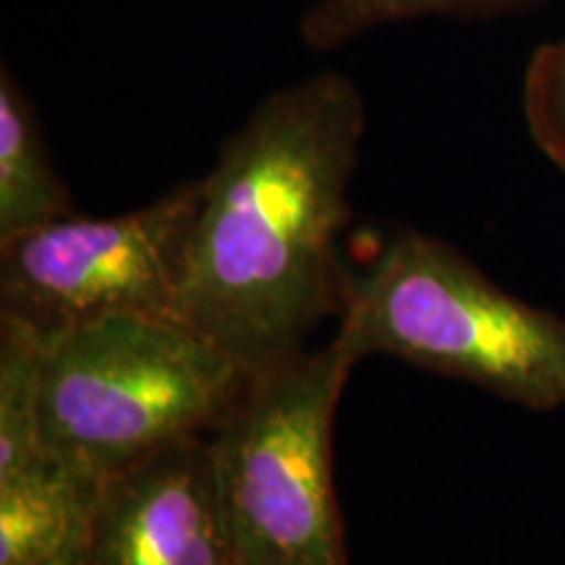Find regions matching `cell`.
Masks as SVG:
<instances>
[{
	"mask_svg": "<svg viewBox=\"0 0 565 565\" xmlns=\"http://www.w3.org/2000/svg\"><path fill=\"white\" fill-rule=\"evenodd\" d=\"M40 374L42 333L17 317L0 315V479L42 454Z\"/></svg>",
	"mask_w": 565,
	"mask_h": 565,
	"instance_id": "10",
	"label": "cell"
},
{
	"mask_svg": "<svg viewBox=\"0 0 565 565\" xmlns=\"http://www.w3.org/2000/svg\"><path fill=\"white\" fill-rule=\"evenodd\" d=\"M34 100L9 63L0 66V242L74 215Z\"/></svg>",
	"mask_w": 565,
	"mask_h": 565,
	"instance_id": "8",
	"label": "cell"
},
{
	"mask_svg": "<svg viewBox=\"0 0 565 565\" xmlns=\"http://www.w3.org/2000/svg\"><path fill=\"white\" fill-rule=\"evenodd\" d=\"M79 565H233L210 433L160 445L103 479Z\"/></svg>",
	"mask_w": 565,
	"mask_h": 565,
	"instance_id": "6",
	"label": "cell"
},
{
	"mask_svg": "<svg viewBox=\"0 0 565 565\" xmlns=\"http://www.w3.org/2000/svg\"><path fill=\"white\" fill-rule=\"evenodd\" d=\"M202 179L113 217L79 212L0 242V315L42 333L113 315L181 322Z\"/></svg>",
	"mask_w": 565,
	"mask_h": 565,
	"instance_id": "5",
	"label": "cell"
},
{
	"mask_svg": "<svg viewBox=\"0 0 565 565\" xmlns=\"http://www.w3.org/2000/svg\"><path fill=\"white\" fill-rule=\"evenodd\" d=\"M356 362L333 338L249 374L210 429L233 565H349L333 422Z\"/></svg>",
	"mask_w": 565,
	"mask_h": 565,
	"instance_id": "4",
	"label": "cell"
},
{
	"mask_svg": "<svg viewBox=\"0 0 565 565\" xmlns=\"http://www.w3.org/2000/svg\"><path fill=\"white\" fill-rule=\"evenodd\" d=\"M521 105L536 150L565 173V38L550 40L532 53Z\"/></svg>",
	"mask_w": 565,
	"mask_h": 565,
	"instance_id": "11",
	"label": "cell"
},
{
	"mask_svg": "<svg viewBox=\"0 0 565 565\" xmlns=\"http://www.w3.org/2000/svg\"><path fill=\"white\" fill-rule=\"evenodd\" d=\"M51 565H79V550H76V553L66 555V557H61V561H55Z\"/></svg>",
	"mask_w": 565,
	"mask_h": 565,
	"instance_id": "12",
	"label": "cell"
},
{
	"mask_svg": "<svg viewBox=\"0 0 565 565\" xmlns=\"http://www.w3.org/2000/svg\"><path fill=\"white\" fill-rule=\"evenodd\" d=\"M364 134L356 82L317 71L254 105L202 175L181 322L244 374L307 351L341 315L338 236Z\"/></svg>",
	"mask_w": 565,
	"mask_h": 565,
	"instance_id": "1",
	"label": "cell"
},
{
	"mask_svg": "<svg viewBox=\"0 0 565 565\" xmlns=\"http://www.w3.org/2000/svg\"><path fill=\"white\" fill-rule=\"evenodd\" d=\"M338 317L333 338L351 356L385 353L532 412L565 408V317L503 291L429 233L393 231L345 282Z\"/></svg>",
	"mask_w": 565,
	"mask_h": 565,
	"instance_id": "2",
	"label": "cell"
},
{
	"mask_svg": "<svg viewBox=\"0 0 565 565\" xmlns=\"http://www.w3.org/2000/svg\"><path fill=\"white\" fill-rule=\"evenodd\" d=\"M103 479L45 450L0 479V565H51L76 553Z\"/></svg>",
	"mask_w": 565,
	"mask_h": 565,
	"instance_id": "7",
	"label": "cell"
},
{
	"mask_svg": "<svg viewBox=\"0 0 565 565\" xmlns=\"http://www.w3.org/2000/svg\"><path fill=\"white\" fill-rule=\"evenodd\" d=\"M246 377L207 338L166 317L113 315L42 333L40 450L108 477L215 429Z\"/></svg>",
	"mask_w": 565,
	"mask_h": 565,
	"instance_id": "3",
	"label": "cell"
},
{
	"mask_svg": "<svg viewBox=\"0 0 565 565\" xmlns=\"http://www.w3.org/2000/svg\"><path fill=\"white\" fill-rule=\"evenodd\" d=\"M547 0H315L296 21L301 45L333 53L364 34L419 19L487 21L519 17Z\"/></svg>",
	"mask_w": 565,
	"mask_h": 565,
	"instance_id": "9",
	"label": "cell"
}]
</instances>
